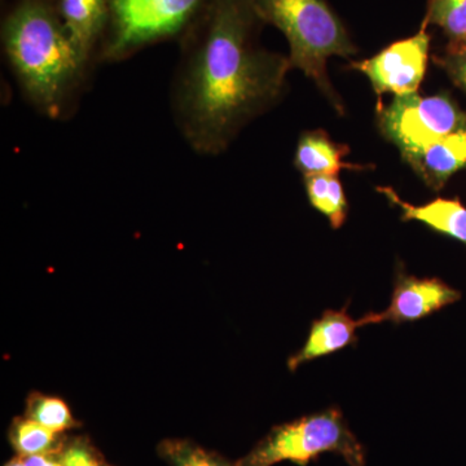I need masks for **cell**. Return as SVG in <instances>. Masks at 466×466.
<instances>
[{
    "label": "cell",
    "mask_w": 466,
    "mask_h": 466,
    "mask_svg": "<svg viewBox=\"0 0 466 466\" xmlns=\"http://www.w3.org/2000/svg\"><path fill=\"white\" fill-rule=\"evenodd\" d=\"M157 453L168 466H238V461L184 438H167L159 441Z\"/></svg>",
    "instance_id": "2e32d148"
},
{
    "label": "cell",
    "mask_w": 466,
    "mask_h": 466,
    "mask_svg": "<svg viewBox=\"0 0 466 466\" xmlns=\"http://www.w3.org/2000/svg\"><path fill=\"white\" fill-rule=\"evenodd\" d=\"M61 20L86 72L99 64L109 23V0H57Z\"/></svg>",
    "instance_id": "9c48e42d"
},
{
    "label": "cell",
    "mask_w": 466,
    "mask_h": 466,
    "mask_svg": "<svg viewBox=\"0 0 466 466\" xmlns=\"http://www.w3.org/2000/svg\"><path fill=\"white\" fill-rule=\"evenodd\" d=\"M461 293L438 278H416L403 267L397 268L390 306L380 314L382 321L392 324L415 323L429 315L453 305Z\"/></svg>",
    "instance_id": "ba28073f"
},
{
    "label": "cell",
    "mask_w": 466,
    "mask_h": 466,
    "mask_svg": "<svg viewBox=\"0 0 466 466\" xmlns=\"http://www.w3.org/2000/svg\"><path fill=\"white\" fill-rule=\"evenodd\" d=\"M66 437V434L55 433L26 416L14 419L8 431L9 443L21 458L60 452Z\"/></svg>",
    "instance_id": "9a60e30c"
},
{
    "label": "cell",
    "mask_w": 466,
    "mask_h": 466,
    "mask_svg": "<svg viewBox=\"0 0 466 466\" xmlns=\"http://www.w3.org/2000/svg\"><path fill=\"white\" fill-rule=\"evenodd\" d=\"M428 24L422 25L415 35L391 43L375 56L350 64L370 79L379 96L392 94L406 96L417 94L424 81L431 50Z\"/></svg>",
    "instance_id": "52a82bcc"
},
{
    "label": "cell",
    "mask_w": 466,
    "mask_h": 466,
    "mask_svg": "<svg viewBox=\"0 0 466 466\" xmlns=\"http://www.w3.org/2000/svg\"><path fill=\"white\" fill-rule=\"evenodd\" d=\"M251 0H213L179 43L170 87L174 124L200 156H219L287 91L289 57L259 43Z\"/></svg>",
    "instance_id": "6da1fadb"
},
{
    "label": "cell",
    "mask_w": 466,
    "mask_h": 466,
    "mask_svg": "<svg viewBox=\"0 0 466 466\" xmlns=\"http://www.w3.org/2000/svg\"><path fill=\"white\" fill-rule=\"evenodd\" d=\"M26 466H64L60 452L42 453V455L23 458Z\"/></svg>",
    "instance_id": "44dd1931"
},
{
    "label": "cell",
    "mask_w": 466,
    "mask_h": 466,
    "mask_svg": "<svg viewBox=\"0 0 466 466\" xmlns=\"http://www.w3.org/2000/svg\"><path fill=\"white\" fill-rule=\"evenodd\" d=\"M401 158L426 187L440 192L452 175L466 167V128L447 135L417 152L401 156Z\"/></svg>",
    "instance_id": "8fae6325"
},
{
    "label": "cell",
    "mask_w": 466,
    "mask_h": 466,
    "mask_svg": "<svg viewBox=\"0 0 466 466\" xmlns=\"http://www.w3.org/2000/svg\"><path fill=\"white\" fill-rule=\"evenodd\" d=\"M265 25L280 30L289 45L291 69L311 79L339 115H345L341 96L328 76V60L350 58L358 47L327 0H251Z\"/></svg>",
    "instance_id": "3957f363"
},
{
    "label": "cell",
    "mask_w": 466,
    "mask_h": 466,
    "mask_svg": "<svg viewBox=\"0 0 466 466\" xmlns=\"http://www.w3.org/2000/svg\"><path fill=\"white\" fill-rule=\"evenodd\" d=\"M350 302L342 309H327L323 317L312 323L305 346L288 360V368L294 372L302 364L327 357L355 346L358 342L357 330L368 324L381 323L380 314L370 312L361 319H352L348 312Z\"/></svg>",
    "instance_id": "30bf717a"
},
{
    "label": "cell",
    "mask_w": 466,
    "mask_h": 466,
    "mask_svg": "<svg viewBox=\"0 0 466 466\" xmlns=\"http://www.w3.org/2000/svg\"><path fill=\"white\" fill-rule=\"evenodd\" d=\"M389 202L401 210L403 222H421L433 231L466 245V207L460 198H437L424 205L401 200L391 187H377Z\"/></svg>",
    "instance_id": "7c38bea8"
},
{
    "label": "cell",
    "mask_w": 466,
    "mask_h": 466,
    "mask_svg": "<svg viewBox=\"0 0 466 466\" xmlns=\"http://www.w3.org/2000/svg\"><path fill=\"white\" fill-rule=\"evenodd\" d=\"M5 466H26V465H25V462H24V459L21 458V456L16 455V456H15L14 459L9 460L7 464H5Z\"/></svg>",
    "instance_id": "7402d4cb"
},
{
    "label": "cell",
    "mask_w": 466,
    "mask_h": 466,
    "mask_svg": "<svg viewBox=\"0 0 466 466\" xmlns=\"http://www.w3.org/2000/svg\"><path fill=\"white\" fill-rule=\"evenodd\" d=\"M311 207L329 220L333 229L341 228L348 219L349 201L339 175L303 177Z\"/></svg>",
    "instance_id": "5bb4252c"
},
{
    "label": "cell",
    "mask_w": 466,
    "mask_h": 466,
    "mask_svg": "<svg viewBox=\"0 0 466 466\" xmlns=\"http://www.w3.org/2000/svg\"><path fill=\"white\" fill-rule=\"evenodd\" d=\"M64 466H104L100 451L94 446L86 435L66 437V443L60 451Z\"/></svg>",
    "instance_id": "d6986e66"
},
{
    "label": "cell",
    "mask_w": 466,
    "mask_h": 466,
    "mask_svg": "<svg viewBox=\"0 0 466 466\" xmlns=\"http://www.w3.org/2000/svg\"><path fill=\"white\" fill-rule=\"evenodd\" d=\"M324 453L341 456L349 466H366V449L337 407L274 426L244 458L238 460V465L291 462L309 466Z\"/></svg>",
    "instance_id": "5b68a950"
},
{
    "label": "cell",
    "mask_w": 466,
    "mask_h": 466,
    "mask_svg": "<svg viewBox=\"0 0 466 466\" xmlns=\"http://www.w3.org/2000/svg\"><path fill=\"white\" fill-rule=\"evenodd\" d=\"M424 21L441 29L447 47L466 45V0H429Z\"/></svg>",
    "instance_id": "e0dca14e"
},
{
    "label": "cell",
    "mask_w": 466,
    "mask_h": 466,
    "mask_svg": "<svg viewBox=\"0 0 466 466\" xmlns=\"http://www.w3.org/2000/svg\"><path fill=\"white\" fill-rule=\"evenodd\" d=\"M350 153L346 144L334 142L327 131L309 130L300 134L294 155V167L303 177L315 175H339L343 168L363 170L368 167L343 161Z\"/></svg>",
    "instance_id": "4fadbf2b"
},
{
    "label": "cell",
    "mask_w": 466,
    "mask_h": 466,
    "mask_svg": "<svg viewBox=\"0 0 466 466\" xmlns=\"http://www.w3.org/2000/svg\"><path fill=\"white\" fill-rule=\"evenodd\" d=\"M435 64L446 72L453 85L466 92V45L446 47L441 56L434 57Z\"/></svg>",
    "instance_id": "ffe728a7"
},
{
    "label": "cell",
    "mask_w": 466,
    "mask_h": 466,
    "mask_svg": "<svg viewBox=\"0 0 466 466\" xmlns=\"http://www.w3.org/2000/svg\"><path fill=\"white\" fill-rule=\"evenodd\" d=\"M377 124L404 156L466 128V112L446 92L426 97L412 94L395 96L390 106L379 109Z\"/></svg>",
    "instance_id": "8992f818"
},
{
    "label": "cell",
    "mask_w": 466,
    "mask_h": 466,
    "mask_svg": "<svg viewBox=\"0 0 466 466\" xmlns=\"http://www.w3.org/2000/svg\"><path fill=\"white\" fill-rule=\"evenodd\" d=\"M25 416L58 434L81 426L66 401L42 392H32L27 397Z\"/></svg>",
    "instance_id": "ac0fdd59"
},
{
    "label": "cell",
    "mask_w": 466,
    "mask_h": 466,
    "mask_svg": "<svg viewBox=\"0 0 466 466\" xmlns=\"http://www.w3.org/2000/svg\"><path fill=\"white\" fill-rule=\"evenodd\" d=\"M213 0H109L99 64H116L159 43H180Z\"/></svg>",
    "instance_id": "277c9868"
},
{
    "label": "cell",
    "mask_w": 466,
    "mask_h": 466,
    "mask_svg": "<svg viewBox=\"0 0 466 466\" xmlns=\"http://www.w3.org/2000/svg\"><path fill=\"white\" fill-rule=\"evenodd\" d=\"M104 466H112V465L106 464H106H104Z\"/></svg>",
    "instance_id": "603a6c76"
},
{
    "label": "cell",
    "mask_w": 466,
    "mask_h": 466,
    "mask_svg": "<svg viewBox=\"0 0 466 466\" xmlns=\"http://www.w3.org/2000/svg\"><path fill=\"white\" fill-rule=\"evenodd\" d=\"M0 36L27 103L52 121L69 118L90 75L70 41L57 0H11Z\"/></svg>",
    "instance_id": "7a4b0ae2"
}]
</instances>
